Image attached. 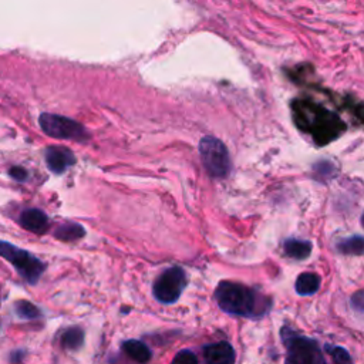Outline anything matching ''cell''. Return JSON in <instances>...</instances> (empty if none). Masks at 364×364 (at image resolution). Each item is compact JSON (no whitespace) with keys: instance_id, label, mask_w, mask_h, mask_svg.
<instances>
[{"instance_id":"obj_17","label":"cell","mask_w":364,"mask_h":364,"mask_svg":"<svg viewBox=\"0 0 364 364\" xmlns=\"http://www.w3.org/2000/svg\"><path fill=\"white\" fill-rule=\"evenodd\" d=\"M15 310H16V314L24 320H34L42 316V312L38 310V307L29 300L16 302Z\"/></svg>"},{"instance_id":"obj_15","label":"cell","mask_w":364,"mask_h":364,"mask_svg":"<svg viewBox=\"0 0 364 364\" xmlns=\"http://www.w3.org/2000/svg\"><path fill=\"white\" fill-rule=\"evenodd\" d=\"M336 249L343 255H356L361 256L364 249V239L361 235H353L350 238L342 239L337 242Z\"/></svg>"},{"instance_id":"obj_6","label":"cell","mask_w":364,"mask_h":364,"mask_svg":"<svg viewBox=\"0 0 364 364\" xmlns=\"http://www.w3.org/2000/svg\"><path fill=\"white\" fill-rule=\"evenodd\" d=\"M187 286V273L180 266H173L161 272L152 285V295L156 302L174 305L181 298Z\"/></svg>"},{"instance_id":"obj_2","label":"cell","mask_w":364,"mask_h":364,"mask_svg":"<svg viewBox=\"0 0 364 364\" xmlns=\"http://www.w3.org/2000/svg\"><path fill=\"white\" fill-rule=\"evenodd\" d=\"M215 299L219 309L225 313L245 319H261L272 307V302L262 293L229 280L218 283Z\"/></svg>"},{"instance_id":"obj_20","label":"cell","mask_w":364,"mask_h":364,"mask_svg":"<svg viewBox=\"0 0 364 364\" xmlns=\"http://www.w3.org/2000/svg\"><path fill=\"white\" fill-rule=\"evenodd\" d=\"M351 307L357 312V313H363L364 310V292L363 291H357L353 296H351Z\"/></svg>"},{"instance_id":"obj_21","label":"cell","mask_w":364,"mask_h":364,"mask_svg":"<svg viewBox=\"0 0 364 364\" xmlns=\"http://www.w3.org/2000/svg\"><path fill=\"white\" fill-rule=\"evenodd\" d=\"M9 175H10L15 181H17V182H24V181L27 180V171H26L24 168H22V167H13V168H10Z\"/></svg>"},{"instance_id":"obj_11","label":"cell","mask_w":364,"mask_h":364,"mask_svg":"<svg viewBox=\"0 0 364 364\" xmlns=\"http://www.w3.org/2000/svg\"><path fill=\"white\" fill-rule=\"evenodd\" d=\"M313 251V245L310 240H303V239H286L283 242V252L288 258L296 259V261H305L310 256Z\"/></svg>"},{"instance_id":"obj_7","label":"cell","mask_w":364,"mask_h":364,"mask_svg":"<svg viewBox=\"0 0 364 364\" xmlns=\"http://www.w3.org/2000/svg\"><path fill=\"white\" fill-rule=\"evenodd\" d=\"M38 124L42 127L45 134L57 140H71L77 143H85L90 138L87 130L82 124L63 115L45 112L40 115Z\"/></svg>"},{"instance_id":"obj_18","label":"cell","mask_w":364,"mask_h":364,"mask_svg":"<svg viewBox=\"0 0 364 364\" xmlns=\"http://www.w3.org/2000/svg\"><path fill=\"white\" fill-rule=\"evenodd\" d=\"M326 351L332 356L335 364H353L350 353L342 346H326Z\"/></svg>"},{"instance_id":"obj_13","label":"cell","mask_w":364,"mask_h":364,"mask_svg":"<svg viewBox=\"0 0 364 364\" xmlns=\"http://www.w3.org/2000/svg\"><path fill=\"white\" fill-rule=\"evenodd\" d=\"M123 350L130 358H133L134 361H137L140 364H147L152 357L150 347L145 343H143L141 340H127V342H124Z\"/></svg>"},{"instance_id":"obj_12","label":"cell","mask_w":364,"mask_h":364,"mask_svg":"<svg viewBox=\"0 0 364 364\" xmlns=\"http://www.w3.org/2000/svg\"><path fill=\"white\" fill-rule=\"evenodd\" d=\"M321 285V277L313 272H305L298 276L295 291L299 296H312L317 293Z\"/></svg>"},{"instance_id":"obj_9","label":"cell","mask_w":364,"mask_h":364,"mask_svg":"<svg viewBox=\"0 0 364 364\" xmlns=\"http://www.w3.org/2000/svg\"><path fill=\"white\" fill-rule=\"evenodd\" d=\"M204 357L207 364H232L235 360V350L228 342H218L205 346Z\"/></svg>"},{"instance_id":"obj_4","label":"cell","mask_w":364,"mask_h":364,"mask_svg":"<svg viewBox=\"0 0 364 364\" xmlns=\"http://www.w3.org/2000/svg\"><path fill=\"white\" fill-rule=\"evenodd\" d=\"M0 256L13 265L16 272L30 285H36L46 270V265L30 252L15 247L10 242L0 240Z\"/></svg>"},{"instance_id":"obj_16","label":"cell","mask_w":364,"mask_h":364,"mask_svg":"<svg viewBox=\"0 0 364 364\" xmlns=\"http://www.w3.org/2000/svg\"><path fill=\"white\" fill-rule=\"evenodd\" d=\"M85 343V332L80 328H70L61 336V344L67 350H78Z\"/></svg>"},{"instance_id":"obj_3","label":"cell","mask_w":364,"mask_h":364,"mask_svg":"<svg viewBox=\"0 0 364 364\" xmlns=\"http://www.w3.org/2000/svg\"><path fill=\"white\" fill-rule=\"evenodd\" d=\"M280 336L286 350L285 364H328L314 339L302 336L288 326L282 329Z\"/></svg>"},{"instance_id":"obj_19","label":"cell","mask_w":364,"mask_h":364,"mask_svg":"<svg viewBox=\"0 0 364 364\" xmlns=\"http://www.w3.org/2000/svg\"><path fill=\"white\" fill-rule=\"evenodd\" d=\"M171 364H199L196 356L191 350H181L175 354Z\"/></svg>"},{"instance_id":"obj_1","label":"cell","mask_w":364,"mask_h":364,"mask_svg":"<svg viewBox=\"0 0 364 364\" xmlns=\"http://www.w3.org/2000/svg\"><path fill=\"white\" fill-rule=\"evenodd\" d=\"M296 126L307 133L316 144L325 145L336 140L346 126L342 118L310 100H296L292 104Z\"/></svg>"},{"instance_id":"obj_14","label":"cell","mask_w":364,"mask_h":364,"mask_svg":"<svg viewBox=\"0 0 364 364\" xmlns=\"http://www.w3.org/2000/svg\"><path fill=\"white\" fill-rule=\"evenodd\" d=\"M85 235H86L85 228L80 224H75V222L61 224L54 231V236L59 240H63V242H75L78 239H82Z\"/></svg>"},{"instance_id":"obj_5","label":"cell","mask_w":364,"mask_h":364,"mask_svg":"<svg viewBox=\"0 0 364 364\" xmlns=\"http://www.w3.org/2000/svg\"><path fill=\"white\" fill-rule=\"evenodd\" d=\"M199 155L207 173L217 180H224L231 173V156L225 144L215 137H204L199 143Z\"/></svg>"},{"instance_id":"obj_8","label":"cell","mask_w":364,"mask_h":364,"mask_svg":"<svg viewBox=\"0 0 364 364\" xmlns=\"http://www.w3.org/2000/svg\"><path fill=\"white\" fill-rule=\"evenodd\" d=\"M46 164L52 173L64 174L75 164V156L64 147H49L46 150Z\"/></svg>"},{"instance_id":"obj_10","label":"cell","mask_w":364,"mask_h":364,"mask_svg":"<svg viewBox=\"0 0 364 364\" xmlns=\"http://www.w3.org/2000/svg\"><path fill=\"white\" fill-rule=\"evenodd\" d=\"M20 225L33 233L43 235L49 229V218L40 210H26L20 214Z\"/></svg>"}]
</instances>
